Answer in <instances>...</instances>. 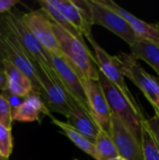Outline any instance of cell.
<instances>
[{
  "instance_id": "obj_6",
  "label": "cell",
  "mask_w": 159,
  "mask_h": 160,
  "mask_svg": "<svg viewBox=\"0 0 159 160\" xmlns=\"http://www.w3.org/2000/svg\"><path fill=\"white\" fill-rule=\"evenodd\" d=\"M121 70L144 95L154 109L159 110V82L151 76L131 53L120 52L116 55Z\"/></svg>"
},
{
  "instance_id": "obj_28",
  "label": "cell",
  "mask_w": 159,
  "mask_h": 160,
  "mask_svg": "<svg viewBox=\"0 0 159 160\" xmlns=\"http://www.w3.org/2000/svg\"><path fill=\"white\" fill-rule=\"evenodd\" d=\"M7 88V80L5 72L3 71L2 68H0V94L5 93Z\"/></svg>"
},
{
  "instance_id": "obj_13",
  "label": "cell",
  "mask_w": 159,
  "mask_h": 160,
  "mask_svg": "<svg viewBox=\"0 0 159 160\" xmlns=\"http://www.w3.org/2000/svg\"><path fill=\"white\" fill-rule=\"evenodd\" d=\"M50 3L57 8L69 22L83 36L92 34L93 22L86 0H49Z\"/></svg>"
},
{
  "instance_id": "obj_8",
  "label": "cell",
  "mask_w": 159,
  "mask_h": 160,
  "mask_svg": "<svg viewBox=\"0 0 159 160\" xmlns=\"http://www.w3.org/2000/svg\"><path fill=\"white\" fill-rule=\"evenodd\" d=\"M85 38L89 40L91 46L94 49V52L96 54V59H97V65L99 70L126 96V98L133 104V106L140 112H142L138 101L133 97V95L129 91L128 86L126 83L125 76L121 70V66H120V63H119L116 55L112 56V55L109 54L96 41V39L92 34Z\"/></svg>"
},
{
  "instance_id": "obj_2",
  "label": "cell",
  "mask_w": 159,
  "mask_h": 160,
  "mask_svg": "<svg viewBox=\"0 0 159 160\" xmlns=\"http://www.w3.org/2000/svg\"><path fill=\"white\" fill-rule=\"evenodd\" d=\"M99 84L103 90L112 113H114L142 144V122L145 119L126 96L99 70Z\"/></svg>"
},
{
  "instance_id": "obj_32",
  "label": "cell",
  "mask_w": 159,
  "mask_h": 160,
  "mask_svg": "<svg viewBox=\"0 0 159 160\" xmlns=\"http://www.w3.org/2000/svg\"><path fill=\"white\" fill-rule=\"evenodd\" d=\"M156 25H157V29H158V30H159V22H156Z\"/></svg>"
},
{
  "instance_id": "obj_20",
  "label": "cell",
  "mask_w": 159,
  "mask_h": 160,
  "mask_svg": "<svg viewBox=\"0 0 159 160\" xmlns=\"http://www.w3.org/2000/svg\"><path fill=\"white\" fill-rule=\"evenodd\" d=\"M38 4L40 5V8L48 15V17L51 19V21H52L53 22H55L56 24H58L59 26L64 28L67 32H68L73 37L77 38L81 41L85 43L83 36L69 22V21L57 8H55L50 3L49 0H39Z\"/></svg>"
},
{
  "instance_id": "obj_29",
  "label": "cell",
  "mask_w": 159,
  "mask_h": 160,
  "mask_svg": "<svg viewBox=\"0 0 159 160\" xmlns=\"http://www.w3.org/2000/svg\"><path fill=\"white\" fill-rule=\"evenodd\" d=\"M110 160H126L125 158H121L120 156L119 157H116V158H112V159Z\"/></svg>"
},
{
  "instance_id": "obj_24",
  "label": "cell",
  "mask_w": 159,
  "mask_h": 160,
  "mask_svg": "<svg viewBox=\"0 0 159 160\" xmlns=\"http://www.w3.org/2000/svg\"><path fill=\"white\" fill-rule=\"evenodd\" d=\"M12 108L4 94H0V124L8 129L12 128Z\"/></svg>"
},
{
  "instance_id": "obj_27",
  "label": "cell",
  "mask_w": 159,
  "mask_h": 160,
  "mask_svg": "<svg viewBox=\"0 0 159 160\" xmlns=\"http://www.w3.org/2000/svg\"><path fill=\"white\" fill-rule=\"evenodd\" d=\"M5 59H7V54H6V49L4 43V30L0 19V68H2V64Z\"/></svg>"
},
{
  "instance_id": "obj_21",
  "label": "cell",
  "mask_w": 159,
  "mask_h": 160,
  "mask_svg": "<svg viewBox=\"0 0 159 160\" xmlns=\"http://www.w3.org/2000/svg\"><path fill=\"white\" fill-rule=\"evenodd\" d=\"M96 160H110L119 157L111 133L100 130L96 142Z\"/></svg>"
},
{
  "instance_id": "obj_11",
  "label": "cell",
  "mask_w": 159,
  "mask_h": 160,
  "mask_svg": "<svg viewBox=\"0 0 159 160\" xmlns=\"http://www.w3.org/2000/svg\"><path fill=\"white\" fill-rule=\"evenodd\" d=\"M82 81L93 119L101 130L110 133L112 112L99 82L85 78Z\"/></svg>"
},
{
  "instance_id": "obj_19",
  "label": "cell",
  "mask_w": 159,
  "mask_h": 160,
  "mask_svg": "<svg viewBox=\"0 0 159 160\" xmlns=\"http://www.w3.org/2000/svg\"><path fill=\"white\" fill-rule=\"evenodd\" d=\"M51 119H52V123L55 125L57 128H59L63 131V133L80 150L91 156L93 158H96V148H95V143L93 142H91L88 138H86L84 135L79 132L72 126H70L67 122H63L61 120L54 118L53 116H52Z\"/></svg>"
},
{
  "instance_id": "obj_9",
  "label": "cell",
  "mask_w": 159,
  "mask_h": 160,
  "mask_svg": "<svg viewBox=\"0 0 159 160\" xmlns=\"http://www.w3.org/2000/svg\"><path fill=\"white\" fill-rule=\"evenodd\" d=\"M2 25L4 30V43L7 59L12 62L26 77L30 79L33 84V93L39 96L41 87L38 80L36 63L29 56L26 51L22 47L16 38L4 26L3 22Z\"/></svg>"
},
{
  "instance_id": "obj_14",
  "label": "cell",
  "mask_w": 159,
  "mask_h": 160,
  "mask_svg": "<svg viewBox=\"0 0 159 160\" xmlns=\"http://www.w3.org/2000/svg\"><path fill=\"white\" fill-rule=\"evenodd\" d=\"M40 114L52 116L40 96L31 93L21 103L12 107V120L22 123L39 121Z\"/></svg>"
},
{
  "instance_id": "obj_3",
  "label": "cell",
  "mask_w": 159,
  "mask_h": 160,
  "mask_svg": "<svg viewBox=\"0 0 159 160\" xmlns=\"http://www.w3.org/2000/svg\"><path fill=\"white\" fill-rule=\"evenodd\" d=\"M40 82V98L50 112H57L66 118L72 111L74 99L67 94L53 69L43 64H36Z\"/></svg>"
},
{
  "instance_id": "obj_4",
  "label": "cell",
  "mask_w": 159,
  "mask_h": 160,
  "mask_svg": "<svg viewBox=\"0 0 159 160\" xmlns=\"http://www.w3.org/2000/svg\"><path fill=\"white\" fill-rule=\"evenodd\" d=\"M0 18L4 26L16 38L36 64H43L52 68L49 52L25 25L22 20V12L11 10L3 14Z\"/></svg>"
},
{
  "instance_id": "obj_17",
  "label": "cell",
  "mask_w": 159,
  "mask_h": 160,
  "mask_svg": "<svg viewBox=\"0 0 159 160\" xmlns=\"http://www.w3.org/2000/svg\"><path fill=\"white\" fill-rule=\"evenodd\" d=\"M67 123L76 128L79 132L88 138L91 142L95 143L99 132L100 128L92 118L90 114H88L79 104L75 101L72 105V111L67 117Z\"/></svg>"
},
{
  "instance_id": "obj_7",
  "label": "cell",
  "mask_w": 159,
  "mask_h": 160,
  "mask_svg": "<svg viewBox=\"0 0 159 160\" xmlns=\"http://www.w3.org/2000/svg\"><path fill=\"white\" fill-rule=\"evenodd\" d=\"M93 24L100 25L127 42L129 47L139 38L130 25L114 10L99 0H86Z\"/></svg>"
},
{
  "instance_id": "obj_23",
  "label": "cell",
  "mask_w": 159,
  "mask_h": 160,
  "mask_svg": "<svg viewBox=\"0 0 159 160\" xmlns=\"http://www.w3.org/2000/svg\"><path fill=\"white\" fill-rule=\"evenodd\" d=\"M13 149V139L11 135V129L7 128L0 124V154L9 158Z\"/></svg>"
},
{
  "instance_id": "obj_10",
  "label": "cell",
  "mask_w": 159,
  "mask_h": 160,
  "mask_svg": "<svg viewBox=\"0 0 159 160\" xmlns=\"http://www.w3.org/2000/svg\"><path fill=\"white\" fill-rule=\"evenodd\" d=\"M22 20L49 52L62 53L52 29V21L41 8L22 13Z\"/></svg>"
},
{
  "instance_id": "obj_25",
  "label": "cell",
  "mask_w": 159,
  "mask_h": 160,
  "mask_svg": "<svg viewBox=\"0 0 159 160\" xmlns=\"http://www.w3.org/2000/svg\"><path fill=\"white\" fill-rule=\"evenodd\" d=\"M146 123H147L151 132L153 133V135L156 139V142L159 147V115L156 113L154 116H152L151 118L146 120Z\"/></svg>"
},
{
  "instance_id": "obj_15",
  "label": "cell",
  "mask_w": 159,
  "mask_h": 160,
  "mask_svg": "<svg viewBox=\"0 0 159 160\" xmlns=\"http://www.w3.org/2000/svg\"><path fill=\"white\" fill-rule=\"evenodd\" d=\"M103 5L109 7L112 10H114L117 14H119L133 29L135 34L141 38H145L148 40H151L153 42H156L159 44V30L157 29L156 23L151 24L148 23L139 18H137L135 15L113 2L112 0H99Z\"/></svg>"
},
{
  "instance_id": "obj_12",
  "label": "cell",
  "mask_w": 159,
  "mask_h": 160,
  "mask_svg": "<svg viewBox=\"0 0 159 160\" xmlns=\"http://www.w3.org/2000/svg\"><path fill=\"white\" fill-rule=\"evenodd\" d=\"M110 133L121 158L126 160H144L142 144L114 113H112Z\"/></svg>"
},
{
  "instance_id": "obj_26",
  "label": "cell",
  "mask_w": 159,
  "mask_h": 160,
  "mask_svg": "<svg viewBox=\"0 0 159 160\" xmlns=\"http://www.w3.org/2000/svg\"><path fill=\"white\" fill-rule=\"evenodd\" d=\"M18 3V0H0V13L5 14L11 11Z\"/></svg>"
},
{
  "instance_id": "obj_5",
  "label": "cell",
  "mask_w": 159,
  "mask_h": 160,
  "mask_svg": "<svg viewBox=\"0 0 159 160\" xmlns=\"http://www.w3.org/2000/svg\"><path fill=\"white\" fill-rule=\"evenodd\" d=\"M49 55L51 67L57 75L65 90L77 104H79L88 114L92 116L86 92L83 86L82 77L62 53L49 52Z\"/></svg>"
},
{
  "instance_id": "obj_22",
  "label": "cell",
  "mask_w": 159,
  "mask_h": 160,
  "mask_svg": "<svg viewBox=\"0 0 159 160\" xmlns=\"http://www.w3.org/2000/svg\"><path fill=\"white\" fill-rule=\"evenodd\" d=\"M142 148L143 153V159L159 160V147L146 123V119H144L142 122Z\"/></svg>"
},
{
  "instance_id": "obj_1",
  "label": "cell",
  "mask_w": 159,
  "mask_h": 160,
  "mask_svg": "<svg viewBox=\"0 0 159 160\" xmlns=\"http://www.w3.org/2000/svg\"><path fill=\"white\" fill-rule=\"evenodd\" d=\"M52 24L63 56L78 70L82 79L98 82L99 68L97 59L91 53L86 43L73 37L52 21Z\"/></svg>"
},
{
  "instance_id": "obj_18",
  "label": "cell",
  "mask_w": 159,
  "mask_h": 160,
  "mask_svg": "<svg viewBox=\"0 0 159 160\" xmlns=\"http://www.w3.org/2000/svg\"><path fill=\"white\" fill-rule=\"evenodd\" d=\"M130 52L135 59L147 63L159 76V44L139 38L130 46Z\"/></svg>"
},
{
  "instance_id": "obj_16",
  "label": "cell",
  "mask_w": 159,
  "mask_h": 160,
  "mask_svg": "<svg viewBox=\"0 0 159 160\" xmlns=\"http://www.w3.org/2000/svg\"><path fill=\"white\" fill-rule=\"evenodd\" d=\"M2 69L7 80V92L16 98H25L33 93V84L28 77H26L12 62L5 59L2 64Z\"/></svg>"
},
{
  "instance_id": "obj_31",
  "label": "cell",
  "mask_w": 159,
  "mask_h": 160,
  "mask_svg": "<svg viewBox=\"0 0 159 160\" xmlns=\"http://www.w3.org/2000/svg\"><path fill=\"white\" fill-rule=\"evenodd\" d=\"M155 110V112H156V113L157 114V115H159V110H157V109H154Z\"/></svg>"
},
{
  "instance_id": "obj_30",
  "label": "cell",
  "mask_w": 159,
  "mask_h": 160,
  "mask_svg": "<svg viewBox=\"0 0 159 160\" xmlns=\"http://www.w3.org/2000/svg\"><path fill=\"white\" fill-rule=\"evenodd\" d=\"M0 160H8L7 158H4L1 154H0Z\"/></svg>"
}]
</instances>
